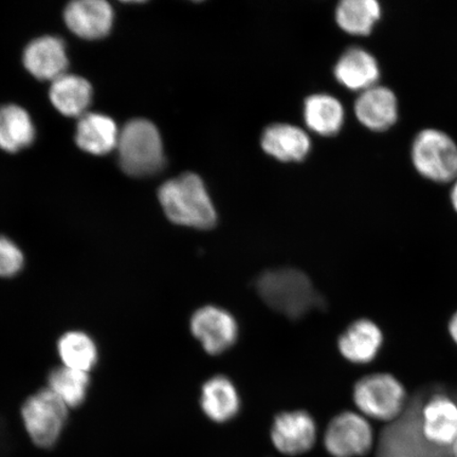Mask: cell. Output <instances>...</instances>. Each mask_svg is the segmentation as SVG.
<instances>
[{
    "label": "cell",
    "instance_id": "cell-18",
    "mask_svg": "<svg viewBox=\"0 0 457 457\" xmlns=\"http://www.w3.org/2000/svg\"><path fill=\"white\" fill-rule=\"evenodd\" d=\"M120 130L105 114L87 112L79 118L76 141L81 150L93 155H106L117 147Z\"/></svg>",
    "mask_w": 457,
    "mask_h": 457
},
{
    "label": "cell",
    "instance_id": "cell-23",
    "mask_svg": "<svg viewBox=\"0 0 457 457\" xmlns=\"http://www.w3.org/2000/svg\"><path fill=\"white\" fill-rule=\"evenodd\" d=\"M62 365L89 373L98 361V348L91 337L83 331H68L57 343Z\"/></svg>",
    "mask_w": 457,
    "mask_h": 457
},
{
    "label": "cell",
    "instance_id": "cell-7",
    "mask_svg": "<svg viewBox=\"0 0 457 457\" xmlns=\"http://www.w3.org/2000/svg\"><path fill=\"white\" fill-rule=\"evenodd\" d=\"M374 433L365 417L353 412L337 415L325 431L324 445L333 457H359L368 454Z\"/></svg>",
    "mask_w": 457,
    "mask_h": 457
},
{
    "label": "cell",
    "instance_id": "cell-12",
    "mask_svg": "<svg viewBox=\"0 0 457 457\" xmlns=\"http://www.w3.org/2000/svg\"><path fill=\"white\" fill-rule=\"evenodd\" d=\"M26 70L43 81H54L66 73L68 57L64 42L55 37L34 39L22 56Z\"/></svg>",
    "mask_w": 457,
    "mask_h": 457
},
{
    "label": "cell",
    "instance_id": "cell-8",
    "mask_svg": "<svg viewBox=\"0 0 457 457\" xmlns=\"http://www.w3.org/2000/svg\"><path fill=\"white\" fill-rule=\"evenodd\" d=\"M191 331L210 355H220L238 338L236 318L224 308L208 305L199 308L191 319Z\"/></svg>",
    "mask_w": 457,
    "mask_h": 457
},
{
    "label": "cell",
    "instance_id": "cell-4",
    "mask_svg": "<svg viewBox=\"0 0 457 457\" xmlns=\"http://www.w3.org/2000/svg\"><path fill=\"white\" fill-rule=\"evenodd\" d=\"M21 417L31 443L38 449L51 450L65 431L70 408L47 387L26 399Z\"/></svg>",
    "mask_w": 457,
    "mask_h": 457
},
{
    "label": "cell",
    "instance_id": "cell-6",
    "mask_svg": "<svg viewBox=\"0 0 457 457\" xmlns=\"http://www.w3.org/2000/svg\"><path fill=\"white\" fill-rule=\"evenodd\" d=\"M407 393L395 377L378 373L363 377L353 388V402L362 414L376 420L393 421L402 415Z\"/></svg>",
    "mask_w": 457,
    "mask_h": 457
},
{
    "label": "cell",
    "instance_id": "cell-9",
    "mask_svg": "<svg viewBox=\"0 0 457 457\" xmlns=\"http://www.w3.org/2000/svg\"><path fill=\"white\" fill-rule=\"evenodd\" d=\"M317 425L305 411L278 414L271 427V441L279 453L299 455L312 450L317 441Z\"/></svg>",
    "mask_w": 457,
    "mask_h": 457
},
{
    "label": "cell",
    "instance_id": "cell-10",
    "mask_svg": "<svg viewBox=\"0 0 457 457\" xmlns=\"http://www.w3.org/2000/svg\"><path fill=\"white\" fill-rule=\"evenodd\" d=\"M420 432L425 442L450 448L457 438V404L445 395L433 396L422 408Z\"/></svg>",
    "mask_w": 457,
    "mask_h": 457
},
{
    "label": "cell",
    "instance_id": "cell-27",
    "mask_svg": "<svg viewBox=\"0 0 457 457\" xmlns=\"http://www.w3.org/2000/svg\"><path fill=\"white\" fill-rule=\"evenodd\" d=\"M450 200L453 209L457 212V179L454 181L453 188H451Z\"/></svg>",
    "mask_w": 457,
    "mask_h": 457
},
{
    "label": "cell",
    "instance_id": "cell-20",
    "mask_svg": "<svg viewBox=\"0 0 457 457\" xmlns=\"http://www.w3.org/2000/svg\"><path fill=\"white\" fill-rule=\"evenodd\" d=\"M36 138V128L29 113L17 105L0 107V148L16 153Z\"/></svg>",
    "mask_w": 457,
    "mask_h": 457
},
{
    "label": "cell",
    "instance_id": "cell-16",
    "mask_svg": "<svg viewBox=\"0 0 457 457\" xmlns=\"http://www.w3.org/2000/svg\"><path fill=\"white\" fill-rule=\"evenodd\" d=\"M335 77L346 88L363 93L377 85L380 68L378 62L367 50L352 48L337 62Z\"/></svg>",
    "mask_w": 457,
    "mask_h": 457
},
{
    "label": "cell",
    "instance_id": "cell-3",
    "mask_svg": "<svg viewBox=\"0 0 457 457\" xmlns=\"http://www.w3.org/2000/svg\"><path fill=\"white\" fill-rule=\"evenodd\" d=\"M117 148L120 167L130 176L153 175L163 167L162 136L148 120L135 119L125 124L120 130Z\"/></svg>",
    "mask_w": 457,
    "mask_h": 457
},
{
    "label": "cell",
    "instance_id": "cell-14",
    "mask_svg": "<svg viewBox=\"0 0 457 457\" xmlns=\"http://www.w3.org/2000/svg\"><path fill=\"white\" fill-rule=\"evenodd\" d=\"M384 335L378 325L368 319L357 320L339 338V351L348 361L368 364L378 355Z\"/></svg>",
    "mask_w": 457,
    "mask_h": 457
},
{
    "label": "cell",
    "instance_id": "cell-2",
    "mask_svg": "<svg viewBox=\"0 0 457 457\" xmlns=\"http://www.w3.org/2000/svg\"><path fill=\"white\" fill-rule=\"evenodd\" d=\"M158 197L165 215L176 225L208 230L216 224L212 199L196 174L186 173L165 182Z\"/></svg>",
    "mask_w": 457,
    "mask_h": 457
},
{
    "label": "cell",
    "instance_id": "cell-28",
    "mask_svg": "<svg viewBox=\"0 0 457 457\" xmlns=\"http://www.w3.org/2000/svg\"><path fill=\"white\" fill-rule=\"evenodd\" d=\"M450 451L453 457H457V438L455 439V442L453 444V445H451Z\"/></svg>",
    "mask_w": 457,
    "mask_h": 457
},
{
    "label": "cell",
    "instance_id": "cell-22",
    "mask_svg": "<svg viewBox=\"0 0 457 457\" xmlns=\"http://www.w3.org/2000/svg\"><path fill=\"white\" fill-rule=\"evenodd\" d=\"M380 17V4L376 0H345L336 10L339 27L353 36H369Z\"/></svg>",
    "mask_w": 457,
    "mask_h": 457
},
{
    "label": "cell",
    "instance_id": "cell-25",
    "mask_svg": "<svg viewBox=\"0 0 457 457\" xmlns=\"http://www.w3.org/2000/svg\"><path fill=\"white\" fill-rule=\"evenodd\" d=\"M25 257L19 245L0 236V278H13L24 268Z\"/></svg>",
    "mask_w": 457,
    "mask_h": 457
},
{
    "label": "cell",
    "instance_id": "cell-26",
    "mask_svg": "<svg viewBox=\"0 0 457 457\" xmlns=\"http://www.w3.org/2000/svg\"><path fill=\"white\" fill-rule=\"evenodd\" d=\"M449 333L457 345V312L451 318L449 323Z\"/></svg>",
    "mask_w": 457,
    "mask_h": 457
},
{
    "label": "cell",
    "instance_id": "cell-19",
    "mask_svg": "<svg viewBox=\"0 0 457 457\" xmlns=\"http://www.w3.org/2000/svg\"><path fill=\"white\" fill-rule=\"evenodd\" d=\"M49 96L51 103L64 116L81 118L87 113L93 100V87L87 79L65 73L54 79Z\"/></svg>",
    "mask_w": 457,
    "mask_h": 457
},
{
    "label": "cell",
    "instance_id": "cell-1",
    "mask_svg": "<svg viewBox=\"0 0 457 457\" xmlns=\"http://www.w3.org/2000/svg\"><path fill=\"white\" fill-rule=\"evenodd\" d=\"M255 287L268 306L291 320H299L313 310H322L325 305L311 278L293 268L262 272Z\"/></svg>",
    "mask_w": 457,
    "mask_h": 457
},
{
    "label": "cell",
    "instance_id": "cell-5",
    "mask_svg": "<svg viewBox=\"0 0 457 457\" xmlns=\"http://www.w3.org/2000/svg\"><path fill=\"white\" fill-rule=\"evenodd\" d=\"M411 159L417 173L426 179L437 184L457 179V145L443 130H420L411 146Z\"/></svg>",
    "mask_w": 457,
    "mask_h": 457
},
{
    "label": "cell",
    "instance_id": "cell-17",
    "mask_svg": "<svg viewBox=\"0 0 457 457\" xmlns=\"http://www.w3.org/2000/svg\"><path fill=\"white\" fill-rule=\"evenodd\" d=\"M200 407L209 420L225 424L238 414L241 399L233 382L226 376L217 375L204 385Z\"/></svg>",
    "mask_w": 457,
    "mask_h": 457
},
{
    "label": "cell",
    "instance_id": "cell-24",
    "mask_svg": "<svg viewBox=\"0 0 457 457\" xmlns=\"http://www.w3.org/2000/svg\"><path fill=\"white\" fill-rule=\"evenodd\" d=\"M89 385L88 373L64 365L54 369L48 375L49 390L70 409L81 407L87 397Z\"/></svg>",
    "mask_w": 457,
    "mask_h": 457
},
{
    "label": "cell",
    "instance_id": "cell-15",
    "mask_svg": "<svg viewBox=\"0 0 457 457\" xmlns=\"http://www.w3.org/2000/svg\"><path fill=\"white\" fill-rule=\"evenodd\" d=\"M312 142L304 130L289 124H273L262 137L268 155L283 162H302L311 151Z\"/></svg>",
    "mask_w": 457,
    "mask_h": 457
},
{
    "label": "cell",
    "instance_id": "cell-13",
    "mask_svg": "<svg viewBox=\"0 0 457 457\" xmlns=\"http://www.w3.org/2000/svg\"><path fill=\"white\" fill-rule=\"evenodd\" d=\"M398 100L390 88L374 86L363 91L355 103V113L363 127L373 131H385L396 124Z\"/></svg>",
    "mask_w": 457,
    "mask_h": 457
},
{
    "label": "cell",
    "instance_id": "cell-11",
    "mask_svg": "<svg viewBox=\"0 0 457 457\" xmlns=\"http://www.w3.org/2000/svg\"><path fill=\"white\" fill-rule=\"evenodd\" d=\"M66 25L76 36L85 39H99L110 33L113 11L104 0H77L67 5Z\"/></svg>",
    "mask_w": 457,
    "mask_h": 457
},
{
    "label": "cell",
    "instance_id": "cell-21",
    "mask_svg": "<svg viewBox=\"0 0 457 457\" xmlns=\"http://www.w3.org/2000/svg\"><path fill=\"white\" fill-rule=\"evenodd\" d=\"M307 127L321 136H335L345 122V110L340 101L328 95H313L305 101Z\"/></svg>",
    "mask_w": 457,
    "mask_h": 457
}]
</instances>
